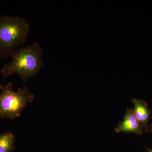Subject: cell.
<instances>
[{
	"label": "cell",
	"mask_w": 152,
	"mask_h": 152,
	"mask_svg": "<svg viewBox=\"0 0 152 152\" xmlns=\"http://www.w3.org/2000/svg\"><path fill=\"white\" fill-rule=\"evenodd\" d=\"M27 20L17 16H0V60L10 57L24 44L29 32Z\"/></svg>",
	"instance_id": "obj_2"
},
{
	"label": "cell",
	"mask_w": 152,
	"mask_h": 152,
	"mask_svg": "<svg viewBox=\"0 0 152 152\" xmlns=\"http://www.w3.org/2000/svg\"><path fill=\"white\" fill-rule=\"evenodd\" d=\"M42 50L37 43L16 49L10 56L11 61L4 66L1 73L7 77L15 74L25 83L43 66Z\"/></svg>",
	"instance_id": "obj_1"
},
{
	"label": "cell",
	"mask_w": 152,
	"mask_h": 152,
	"mask_svg": "<svg viewBox=\"0 0 152 152\" xmlns=\"http://www.w3.org/2000/svg\"><path fill=\"white\" fill-rule=\"evenodd\" d=\"M147 150H148V152H152V148L151 149H150L147 148Z\"/></svg>",
	"instance_id": "obj_7"
},
{
	"label": "cell",
	"mask_w": 152,
	"mask_h": 152,
	"mask_svg": "<svg viewBox=\"0 0 152 152\" xmlns=\"http://www.w3.org/2000/svg\"><path fill=\"white\" fill-rule=\"evenodd\" d=\"M132 102L134 105L133 110L135 115L147 132L149 131L148 123L151 116V110L145 101L134 99L132 100Z\"/></svg>",
	"instance_id": "obj_5"
},
{
	"label": "cell",
	"mask_w": 152,
	"mask_h": 152,
	"mask_svg": "<svg viewBox=\"0 0 152 152\" xmlns=\"http://www.w3.org/2000/svg\"><path fill=\"white\" fill-rule=\"evenodd\" d=\"M115 130L118 133L123 132L141 135L143 132L144 128L137 120L134 113V110L127 108L126 113L124 115V120L121 122L119 123Z\"/></svg>",
	"instance_id": "obj_4"
},
{
	"label": "cell",
	"mask_w": 152,
	"mask_h": 152,
	"mask_svg": "<svg viewBox=\"0 0 152 152\" xmlns=\"http://www.w3.org/2000/svg\"><path fill=\"white\" fill-rule=\"evenodd\" d=\"M12 85V82L6 86L0 85V117L2 119L12 120L20 117L27 104L34 98L26 87L16 92L13 91Z\"/></svg>",
	"instance_id": "obj_3"
},
{
	"label": "cell",
	"mask_w": 152,
	"mask_h": 152,
	"mask_svg": "<svg viewBox=\"0 0 152 152\" xmlns=\"http://www.w3.org/2000/svg\"><path fill=\"white\" fill-rule=\"evenodd\" d=\"M150 132H152V123L151 124V129H150Z\"/></svg>",
	"instance_id": "obj_8"
},
{
	"label": "cell",
	"mask_w": 152,
	"mask_h": 152,
	"mask_svg": "<svg viewBox=\"0 0 152 152\" xmlns=\"http://www.w3.org/2000/svg\"><path fill=\"white\" fill-rule=\"evenodd\" d=\"M16 137L10 131L0 134V152L13 151Z\"/></svg>",
	"instance_id": "obj_6"
}]
</instances>
